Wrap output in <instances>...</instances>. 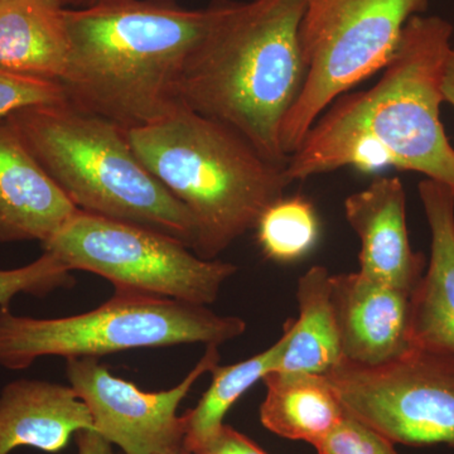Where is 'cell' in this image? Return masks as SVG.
I'll return each mask as SVG.
<instances>
[{"instance_id":"17","label":"cell","mask_w":454,"mask_h":454,"mask_svg":"<svg viewBox=\"0 0 454 454\" xmlns=\"http://www.w3.org/2000/svg\"><path fill=\"white\" fill-rule=\"evenodd\" d=\"M262 381L267 395L260 406V420L279 437L315 447L346 415L325 375L273 372Z\"/></svg>"},{"instance_id":"12","label":"cell","mask_w":454,"mask_h":454,"mask_svg":"<svg viewBox=\"0 0 454 454\" xmlns=\"http://www.w3.org/2000/svg\"><path fill=\"white\" fill-rule=\"evenodd\" d=\"M345 216L360 239V271L367 279L411 295L426 259L414 253L406 227V196L397 177H379L345 201Z\"/></svg>"},{"instance_id":"18","label":"cell","mask_w":454,"mask_h":454,"mask_svg":"<svg viewBox=\"0 0 454 454\" xmlns=\"http://www.w3.org/2000/svg\"><path fill=\"white\" fill-rule=\"evenodd\" d=\"M300 317L286 322L289 337L277 372L327 375L343 361L331 301V274L312 267L298 280Z\"/></svg>"},{"instance_id":"10","label":"cell","mask_w":454,"mask_h":454,"mask_svg":"<svg viewBox=\"0 0 454 454\" xmlns=\"http://www.w3.org/2000/svg\"><path fill=\"white\" fill-rule=\"evenodd\" d=\"M217 348L207 346L184 380L157 393L115 378L95 357L68 358L66 372L70 387L88 406L94 432L124 454H160L184 444L178 406L196 381L219 365Z\"/></svg>"},{"instance_id":"5","label":"cell","mask_w":454,"mask_h":454,"mask_svg":"<svg viewBox=\"0 0 454 454\" xmlns=\"http://www.w3.org/2000/svg\"><path fill=\"white\" fill-rule=\"evenodd\" d=\"M7 119L77 210L157 230L192 249V215L140 162L121 125L70 103Z\"/></svg>"},{"instance_id":"26","label":"cell","mask_w":454,"mask_h":454,"mask_svg":"<svg viewBox=\"0 0 454 454\" xmlns=\"http://www.w3.org/2000/svg\"><path fill=\"white\" fill-rule=\"evenodd\" d=\"M443 97L444 101L454 107V49L450 51V57H448L443 80Z\"/></svg>"},{"instance_id":"6","label":"cell","mask_w":454,"mask_h":454,"mask_svg":"<svg viewBox=\"0 0 454 454\" xmlns=\"http://www.w3.org/2000/svg\"><path fill=\"white\" fill-rule=\"evenodd\" d=\"M245 330L239 317L129 292H115L97 309L62 318L16 316L9 306L0 307V366L23 370L44 356L98 358L133 348L219 346Z\"/></svg>"},{"instance_id":"13","label":"cell","mask_w":454,"mask_h":454,"mask_svg":"<svg viewBox=\"0 0 454 454\" xmlns=\"http://www.w3.org/2000/svg\"><path fill=\"white\" fill-rule=\"evenodd\" d=\"M77 210L33 157L8 119L0 121V243H46Z\"/></svg>"},{"instance_id":"2","label":"cell","mask_w":454,"mask_h":454,"mask_svg":"<svg viewBox=\"0 0 454 454\" xmlns=\"http://www.w3.org/2000/svg\"><path fill=\"white\" fill-rule=\"evenodd\" d=\"M217 13L172 0H104L68 9L71 50L61 85L68 103L124 129L162 118L179 103L188 57Z\"/></svg>"},{"instance_id":"11","label":"cell","mask_w":454,"mask_h":454,"mask_svg":"<svg viewBox=\"0 0 454 454\" xmlns=\"http://www.w3.org/2000/svg\"><path fill=\"white\" fill-rule=\"evenodd\" d=\"M331 301L345 363L379 367L415 348L408 293L357 271L331 276Z\"/></svg>"},{"instance_id":"22","label":"cell","mask_w":454,"mask_h":454,"mask_svg":"<svg viewBox=\"0 0 454 454\" xmlns=\"http://www.w3.org/2000/svg\"><path fill=\"white\" fill-rule=\"evenodd\" d=\"M66 103L67 94L61 83L0 68V121L28 107Z\"/></svg>"},{"instance_id":"20","label":"cell","mask_w":454,"mask_h":454,"mask_svg":"<svg viewBox=\"0 0 454 454\" xmlns=\"http://www.w3.org/2000/svg\"><path fill=\"white\" fill-rule=\"evenodd\" d=\"M256 239L269 259L288 262L309 254L319 234L315 206L304 197H282L262 212Z\"/></svg>"},{"instance_id":"3","label":"cell","mask_w":454,"mask_h":454,"mask_svg":"<svg viewBox=\"0 0 454 454\" xmlns=\"http://www.w3.org/2000/svg\"><path fill=\"white\" fill-rule=\"evenodd\" d=\"M304 9V0L217 3L178 83L182 104L238 131L282 167L289 160L283 122L307 74L300 35Z\"/></svg>"},{"instance_id":"23","label":"cell","mask_w":454,"mask_h":454,"mask_svg":"<svg viewBox=\"0 0 454 454\" xmlns=\"http://www.w3.org/2000/svg\"><path fill=\"white\" fill-rule=\"evenodd\" d=\"M315 448L317 454H399L393 442L348 411Z\"/></svg>"},{"instance_id":"19","label":"cell","mask_w":454,"mask_h":454,"mask_svg":"<svg viewBox=\"0 0 454 454\" xmlns=\"http://www.w3.org/2000/svg\"><path fill=\"white\" fill-rule=\"evenodd\" d=\"M288 337V328L284 325L283 336L265 351L234 365L212 369L208 389L195 408L181 415L184 444L190 452L196 453L210 443L225 426L223 419L232 405L256 382L279 369Z\"/></svg>"},{"instance_id":"16","label":"cell","mask_w":454,"mask_h":454,"mask_svg":"<svg viewBox=\"0 0 454 454\" xmlns=\"http://www.w3.org/2000/svg\"><path fill=\"white\" fill-rule=\"evenodd\" d=\"M59 0H0V68L61 83L71 42Z\"/></svg>"},{"instance_id":"1","label":"cell","mask_w":454,"mask_h":454,"mask_svg":"<svg viewBox=\"0 0 454 454\" xmlns=\"http://www.w3.org/2000/svg\"><path fill=\"white\" fill-rule=\"evenodd\" d=\"M452 33L443 18L411 17L380 82L337 98L310 128L284 168L288 181L395 167L454 191V148L439 116Z\"/></svg>"},{"instance_id":"4","label":"cell","mask_w":454,"mask_h":454,"mask_svg":"<svg viewBox=\"0 0 454 454\" xmlns=\"http://www.w3.org/2000/svg\"><path fill=\"white\" fill-rule=\"evenodd\" d=\"M140 162L192 215V250L214 260L255 229L291 184L238 131L181 101L157 121L125 129Z\"/></svg>"},{"instance_id":"25","label":"cell","mask_w":454,"mask_h":454,"mask_svg":"<svg viewBox=\"0 0 454 454\" xmlns=\"http://www.w3.org/2000/svg\"><path fill=\"white\" fill-rule=\"evenodd\" d=\"M74 437L77 454H115L112 444L94 430H82Z\"/></svg>"},{"instance_id":"15","label":"cell","mask_w":454,"mask_h":454,"mask_svg":"<svg viewBox=\"0 0 454 454\" xmlns=\"http://www.w3.org/2000/svg\"><path fill=\"white\" fill-rule=\"evenodd\" d=\"M82 430L94 423L70 385L22 379L0 393V454L22 447L59 453Z\"/></svg>"},{"instance_id":"27","label":"cell","mask_w":454,"mask_h":454,"mask_svg":"<svg viewBox=\"0 0 454 454\" xmlns=\"http://www.w3.org/2000/svg\"><path fill=\"white\" fill-rule=\"evenodd\" d=\"M64 7L68 9H82L91 7V5L98 4V3L104 2V0H59Z\"/></svg>"},{"instance_id":"21","label":"cell","mask_w":454,"mask_h":454,"mask_svg":"<svg viewBox=\"0 0 454 454\" xmlns=\"http://www.w3.org/2000/svg\"><path fill=\"white\" fill-rule=\"evenodd\" d=\"M74 284L73 271L55 255L43 252L31 264L0 270V307L9 306V301L20 294L46 297L57 289L70 288Z\"/></svg>"},{"instance_id":"28","label":"cell","mask_w":454,"mask_h":454,"mask_svg":"<svg viewBox=\"0 0 454 454\" xmlns=\"http://www.w3.org/2000/svg\"><path fill=\"white\" fill-rule=\"evenodd\" d=\"M160 454H193L184 447V444L182 446L173 448V450H167V452L160 453Z\"/></svg>"},{"instance_id":"7","label":"cell","mask_w":454,"mask_h":454,"mask_svg":"<svg viewBox=\"0 0 454 454\" xmlns=\"http://www.w3.org/2000/svg\"><path fill=\"white\" fill-rule=\"evenodd\" d=\"M304 2L300 35L307 74L283 122L288 157L337 98L389 64L408 20L428 5V0Z\"/></svg>"},{"instance_id":"8","label":"cell","mask_w":454,"mask_h":454,"mask_svg":"<svg viewBox=\"0 0 454 454\" xmlns=\"http://www.w3.org/2000/svg\"><path fill=\"white\" fill-rule=\"evenodd\" d=\"M43 252L68 270L106 278L116 292L138 293L207 306L219 297L235 265L200 258L191 247L157 230L77 211Z\"/></svg>"},{"instance_id":"9","label":"cell","mask_w":454,"mask_h":454,"mask_svg":"<svg viewBox=\"0 0 454 454\" xmlns=\"http://www.w3.org/2000/svg\"><path fill=\"white\" fill-rule=\"evenodd\" d=\"M346 411L405 446L454 448V357L414 348L379 367L340 364L325 375Z\"/></svg>"},{"instance_id":"24","label":"cell","mask_w":454,"mask_h":454,"mask_svg":"<svg viewBox=\"0 0 454 454\" xmlns=\"http://www.w3.org/2000/svg\"><path fill=\"white\" fill-rule=\"evenodd\" d=\"M193 454H268L252 439L230 426H223L210 443Z\"/></svg>"},{"instance_id":"14","label":"cell","mask_w":454,"mask_h":454,"mask_svg":"<svg viewBox=\"0 0 454 454\" xmlns=\"http://www.w3.org/2000/svg\"><path fill=\"white\" fill-rule=\"evenodd\" d=\"M419 196L430 229L428 268L411 295L415 348L454 357V191L426 178Z\"/></svg>"}]
</instances>
